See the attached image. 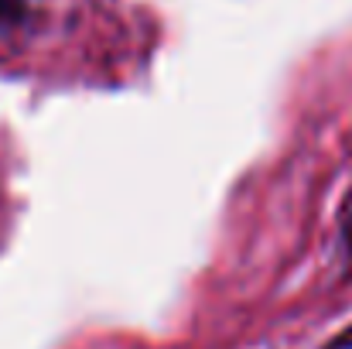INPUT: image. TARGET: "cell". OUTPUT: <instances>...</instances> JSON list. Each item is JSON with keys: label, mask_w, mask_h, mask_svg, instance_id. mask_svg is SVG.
<instances>
[{"label": "cell", "mask_w": 352, "mask_h": 349, "mask_svg": "<svg viewBox=\"0 0 352 349\" xmlns=\"http://www.w3.org/2000/svg\"><path fill=\"white\" fill-rule=\"evenodd\" d=\"M31 14V0H0V31L24 24Z\"/></svg>", "instance_id": "obj_1"}]
</instances>
